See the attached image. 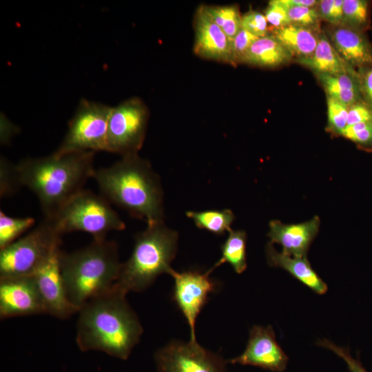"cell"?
<instances>
[{"label": "cell", "instance_id": "1", "mask_svg": "<svg viewBox=\"0 0 372 372\" xmlns=\"http://www.w3.org/2000/svg\"><path fill=\"white\" fill-rule=\"evenodd\" d=\"M125 296L113 286L80 307L76 342L81 351H99L123 360L129 358L143 328Z\"/></svg>", "mask_w": 372, "mask_h": 372}, {"label": "cell", "instance_id": "2", "mask_svg": "<svg viewBox=\"0 0 372 372\" xmlns=\"http://www.w3.org/2000/svg\"><path fill=\"white\" fill-rule=\"evenodd\" d=\"M92 178L103 195L147 225L164 222L163 192L150 163L138 154L121 156L106 167L95 169Z\"/></svg>", "mask_w": 372, "mask_h": 372}, {"label": "cell", "instance_id": "3", "mask_svg": "<svg viewBox=\"0 0 372 372\" xmlns=\"http://www.w3.org/2000/svg\"><path fill=\"white\" fill-rule=\"evenodd\" d=\"M94 152L28 158L19 163L22 186L38 198L44 218H52L92 178Z\"/></svg>", "mask_w": 372, "mask_h": 372}, {"label": "cell", "instance_id": "4", "mask_svg": "<svg viewBox=\"0 0 372 372\" xmlns=\"http://www.w3.org/2000/svg\"><path fill=\"white\" fill-rule=\"evenodd\" d=\"M60 266L69 301L78 311L87 301L112 289L120 271L117 244L93 239L85 247L61 251Z\"/></svg>", "mask_w": 372, "mask_h": 372}, {"label": "cell", "instance_id": "5", "mask_svg": "<svg viewBox=\"0 0 372 372\" xmlns=\"http://www.w3.org/2000/svg\"><path fill=\"white\" fill-rule=\"evenodd\" d=\"M178 235L164 222L149 224L135 237L131 256L121 263L114 287L127 294L142 291L162 273L171 274Z\"/></svg>", "mask_w": 372, "mask_h": 372}, {"label": "cell", "instance_id": "6", "mask_svg": "<svg viewBox=\"0 0 372 372\" xmlns=\"http://www.w3.org/2000/svg\"><path fill=\"white\" fill-rule=\"evenodd\" d=\"M51 219L61 234L85 232L93 239L106 238L112 231L125 228V223L103 196L83 189Z\"/></svg>", "mask_w": 372, "mask_h": 372}, {"label": "cell", "instance_id": "7", "mask_svg": "<svg viewBox=\"0 0 372 372\" xmlns=\"http://www.w3.org/2000/svg\"><path fill=\"white\" fill-rule=\"evenodd\" d=\"M61 236L50 218L0 251V278L32 276L58 248Z\"/></svg>", "mask_w": 372, "mask_h": 372}, {"label": "cell", "instance_id": "8", "mask_svg": "<svg viewBox=\"0 0 372 372\" xmlns=\"http://www.w3.org/2000/svg\"><path fill=\"white\" fill-rule=\"evenodd\" d=\"M111 107L83 99L68 123L58 155L81 152H107L108 120Z\"/></svg>", "mask_w": 372, "mask_h": 372}, {"label": "cell", "instance_id": "9", "mask_svg": "<svg viewBox=\"0 0 372 372\" xmlns=\"http://www.w3.org/2000/svg\"><path fill=\"white\" fill-rule=\"evenodd\" d=\"M149 115L147 107L138 97L129 99L111 107L107 152L121 156L138 154L145 138Z\"/></svg>", "mask_w": 372, "mask_h": 372}, {"label": "cell", "instance_id": "10", "mask_svg": "<svg viewBox=\"0 0 372 372\" xmlns=\"http://www.w3.org/2000/svg\"><path fill=\"white\" fill-rule=\"evenodd\" d=\"M157 372H226L224 359L196 341H172L154 355Z\"/></svg>", "mask_w": 372, "mask_h": 372}, {"label": "cell", "instance_id": "11", "mask_svg": "<svg viewBox=\"0 0 372 372\" xmlns=\"http://www.w3.org/2000/svg\"><path fill=\"white\" fill-rule=\"evenodd\" d=\"M211 270L200 272L189 270L183 272L172 271L170 276L174 280L173 300L183 313L189 326L192 341H196V320L207 302L209 294L216 285L209 278Z\"/></svg>", "mask_w": 372, "mask_h": 372}, {"label": "cell", "instance_id": "12", "mask_svg": "<svg viewBox=\"0 0 372 372\" xmlns=\"http://www.w3.org/2000/svg\"><path fill=\"white\" fill-rule=\"evenodd\" d=\"M46 314L32 276L0 278V318Z\"/></svg>", "mask_w": 372, "mask_h": 372}, {"label": "cell", "instance_id": "13", "mask_svg": "<svg viewBox=\"0 0 372 372\" xmlns=\"http://www.w3.org/2000/svg\"><path fill=\"white\" fill-rule=\"evenodd\" d=\"M61 247L32 275L36 282L45 308L46 314L59 319H67L78 313L69 301L61 271Z\"/></svg>", "mask_w": 372, "mask_h": 372}, {"label": "cell", "instance_id": "14", "mask_svg": "<svg viewBox=\"0 0 372 372\" xmlns=\"http://www.w3.org/2000/svg\"><path fill=\"white\" fill-rule=\"evenodd\" d=\"M227 362L282 372L287 367L288 357L276 342L271 326H254L250 331L245 350Z\"/></svg>", "mask_w": 372, "mask_h": 372}, {"label": "cell", "instance_id": "15", "mask_svg": "<svg viewBox=\"0 0 372 372\" xmlns=\"http://www.w3.org/2000/svg\"><path fill=\"white\" fill-rule=\"evenodd\" d=\"M194 27L195 54L202 58L231 64V41L209 17L203 5L196 12Z\"/></svg>", "mask_w": 372, "mask_h": 372}, {"label": "cell", "instance_id": "16", "mask_svg": "<svg viewBox=\"0 0 372 372\" xmlns=\"http://www.w3.org/2000/svg\"><path fill=\"white\" fill-rule=\"evenodd\" d=\"M320 223L318 216L295 224H285L272 220L269 223L267 236L270 242L282 246V252L296 257H307L309 247L319 231Z\"/></svg>", "mask_w": 372, "mask_h": 372}, {"label": "cell", "instance_id": "17", "mask_svg": "<svg viewBox=\"0 0 372 372\" xmlns=\"http://www.w3.org/2000/svg\"><path fill=\"white\" fill-rule=\"evenodd\" d=\"M329 41L340 56L355 69L372 65V46L363 32L338 25L330 32Z\"/></svg>", "mask_w": 372, "mask_h": 372}, {"label": "cell", "instance_id": "18", "mask_svg": "<svg viewBox=\"0 0 372 372\" xmlns=\"http://www.w3.org/2000/svg\"><path fill=\"white\" fill-rule=\"evenodd\" d=\"M266 254L271 266L287 271L318 294L327 292V284L311 267L307 257H296L278 252L271 242L266 246Z\"/></svg>", "mask_w": 372, "mask_h": 372}, {"label": "cell", "instance_id": "19", "mask_svg": "<svg viewBox=\"0 0 372 372\" xmlns=\"http://www.w3.org/2000/svg\"><path fill=\"white\" fill-rule=\"evenodd\" d=\"M298 62L317 74L337 75L355 73L358 71L340 56L324 34L319 36L313 53L307 58L298 59Z\"/></svg>", "mask_w": 372, "mask_h": 372}, {"label": "cell", "instance_id": "20", "mask_svg": "<svg viewBox=\"0 0 372 372\" xmlns=\"http://www.w3.org/2000/svg\"><path fill=\"white\" fill-rule=\"evenodd\" d=\"M272 35L298 60L310 56L319 39L314 30L292 23L273 29Z\"/></svg>", "mask_w": 372, "mask_h": 372}, {"label": "cell", "instance_id": "21", "mask_svg": "<svg viewBox=\"0 0 372 372\" xmlns=\"http://www.w3.org/2000/svg\"><path fill=\"white\" fill-rule=\"evenodd\" d=\"M292 55L273 35L258 38L243 58L245 63L274 68L291 61Z\"/></svg>", "mask_w": 372, "mask_h": 372}, {"label": "cell", "instance_id": "22", "mask_svg": "<svg viewBox=\"0 0 372 372\" xmlns=\"http://www.w3.org/2000/svg\"><path fill=\"white\" fill-rule=\"evenodd\" d=\"M327 96L346 105L363 101L358 71L355 73L330 75L317 74Z\"/></svg>", "mask_w": 372, "mask_h": 372}, {"label": "cell", "instance_id": "23", "mask_svg": "<svg viewBox=\"0 0 372 372\" xmlns=\"http://www.w3.org/2000/svg\"><path fill=\"white\" fill-rule=\"evenodd\" d=\"M247 234L242 230H231L225 242L221 245V257L215 268L225 262L231 265L237 273H242L247 268Z\"/></svg>", "mask_w": 372, "mask_h": 372}, {"label": "cell", "instance_id": "24", "mask_svg": "<svg viewBox=\"0 0 372 372\" xmlns=\"http://www.w3.org/2000/svg\"><path fill=\"white\" fill-rule=\"evenodd\" d=\"M186 216L194 220L196 226L216 235H223L231 230L235 216L231 210H206L201 211H188Z\"/></svg>", "mask_w": 372, "mask_h": 372}, {"label": "cell", "instance_id": "25", "mask_svg": "<svg viewBox=\"0 0 372 372\" xmlns=\"http://www.w3.org/2000/svg\"><path fill=\"white\" fill-rule=\"evenodd\" d=\"M203 8L211 21L232 41L242 28V15L238 8L235 5L225 6L203 5Z\"/></svg>", "mask_w": 372, "mask_h": 372}, {"label": "cell", "instance_id": "26", "mask_svg": "<svg viewBox=\"0 0 372 372\" xmlns=\"http://www.w3.org/2000/svg\"><path fill=\"white\" fill-rule=\"evenodd\" d=\"M35 223L32 217L17 218L0 211V249L12 243L31 229Z\"/></svg>", "mask_w": 372, "mask_h": 372}, {"label": "cell", "instance_id": "27", "mask_svg": "<svg viewBox=\"0 0 372 372\" xmlns=\"http://www.w3.org/2000/svg\"><path fill=\"white\" fill-rule=\"evenodd\" d=\"M369 1L366 0L343 1L342 25L360 32L369 26Z\"/></svg>", "mask_w": 372, "mask_h": 372}, {"label": "cell", "instance_id": "28", "mask_svg": "<svg viewBox=\"0 0 372 372\" xmlns=\"http://www.w3.org/2000/svg\"><path fill=\"white\" fill-rule=\"evenodd\" d=\"M22 187L17 165L5 157L0 161V195L6 197L12 195Z\"/></svg>", "mask_w": 372, "mask_h": 372}, {"label": "cell", "instance_id": "29", "mask_svg": "<svg viewBox=\"0 0 372 372\" xmlns=\"http://www.w3.org/2000/svg\"><path fill=\"white\" fill-rule=\"evenodd\" d=\"M328 130L331 133L340 135L347 125L349 106L327 96Z\"/></svg>", "mask_w": 372, "mask_h": 372}, {"label": "cell", "instance_id": "30", "mask_svg": "<svg viewBox=\"0 0 372 372\" xmlns=\"http://www.w3.org/2000/svg\"><path fill=\"white\" fill-rule=\"evenodd\" d=\"M290 23L314 30L319 23V13L315 8L285 6Z\"/></svg>", "mask_w": 372, "mask_h": 372}, {"label": "cell", "instance_id": "31", "mask_svg": "<svg viewBox=\"0 0 372 372\" xmlns=\"http://www.w3.org/2000/svg\"><path fill=\"white\" fill-rule=\"evenodd\" d=\"M340 136L365 149H372V121L347 126Z\"/></svg>", "mask_w": 372, "mask_h": 372}, {"label": "cell", "instance_id": "32", "mask_svg": "<svg viewBox=\"0 0 372 372\" xmlns=\"http://www.w3.org/2000/svg\"><path fill=\"white\" fill-rule=\"evenodd\" d=\"M258 38L241 28L231 41V64L236 65L242 63L249 49Z\"/></svg>", "mask_w": 372, "mask_h": 372}, {"label": "cell", "instance_id": "33", "mask_svg": "<svg viewBox=\"0 0 372 372\" xmlns=\"http://www.w3.org/2000/svg\"><path fill=\"white\" fill-rule=\"evenodd\" d=\"M242 28L257 37H264L268 34V22L264 14L249 10L242 15Z\"/></svg>", "mask_w": 372, "mask_h": 372}, {"label": "cell", "instance_id": "34", "mask_svg": "<svg viewBox=\"0 0 372 372\" xmlns=\"http://www.w3.org/2000/svg\"><path fill=\"white\" fill-rule=\"evenodd\" d=\"M264 14L273 29L280 28L290 23L287 8L281 0L270 1Z\"/></svg>", "mask_w": 372, "mask_h": 372}, {"label": "cell", "instance_id": "35", "mask_svg": "<svg viewBox=\"0 0 372 372\" xmlns=\"http://www.w3.org/2000/svg\"><path fill=\"white\" fill-rule=\"evenodd\" d=\"M317 345L332 351L346 363L350 372H368L359 359L353 358L347 349L340 347L327 339L320 340Z\"/></svg>", "mask_w": 372, "mask_h": 372}, {"label": "cell", "instance_id": "36", "mask_svg": "<svg viewBox=\"0 0 372 372\" xmlns=\"http://www.w3.org/2000/svg\"><path fill=\"white\" fill-rule=\"evenodd\" d=\"M372 121V110L364 102L356 103L349 107L347 125Z\"/></svg>", "mask_w": 372, "mask_h": 372}, {"label": "cell", "instance_id": "37", "mask_svg": "<svg viewBox=\"0 0 372 372\" xmlns=\"http://www.w3.org/2000/svg\"><path fill=\"white\" fill-rule=\"evenodd\" d=\"M363 101L372 110V65L358 70Z\"/></svg>", "mask_w": 372, "mask_h": 372}, {"label": "cell", "instance_id": "38", "mask_svg": "<svg viewBox=\"0 0 372 372\" xmlns=\"http://www.w3.org/2000/svg\"><path fill=\"white\" fill-rule=\"evenodd\" d=\"M16 132H18V129L15 128V126L13 125L4 116L1 119V142L4 144L8 143L10 138L15 134Z\"/></svg>", "mask_w": 372, "mask_h": 372}, {"label": "cell", "instance_id": "39", "mask_svg": "<svg viewBox=\"0 0 372 372\" xmlns=\"http://www.w3.org/2000/svg\"><path fill=\"white\" fill-rule=\"evenodd\" d=\"M343 1L334 0L330 23L335 26L343 23Z\"/></svg>", "mask_w": 372, "mask_h": 372}, {"label": "cell", "instance_id": "40", "mask_svg": "<svg viewBox=\"0 0 372 372\" xmlns=\"http://www.w3.org/2000/svg\"><path fill=\"white\" fill-rule=\"evenodd\" d=\"M334 0H322L319 1L318 13L320 17L330 21Z\"/></svg>", "mask_w": 372, "mask_h": 372}, {"label": "cell", "instance_id": "41", "mask_svg": "<svg viewBox=\"0 0 372 372\" xmlns=\"http://www.w3.org/2000/svg\"><path fill=\"white\" fill-rule=\"evenodd\" d=\"M285 6H295L315 8L319 1L316 0H281Z\"/></svg>", "mask_w": 372, "mask_h": 372}]
</instances>
